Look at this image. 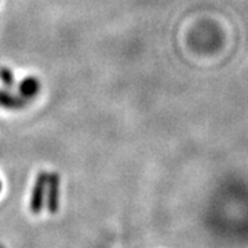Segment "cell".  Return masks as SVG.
Returning a JSON list of instances; mask_svg holds the SVG:
<instances>
[{"label":"cell","mask_w":248,"mask_h":248,"mask_svg":"<svg viewBox=\"0 0 248 248\" xmlns=\"http://www.w3.org/2000/svg\"><path fill=\"white\" fill-rule=\"evenodd\" d=\"M60 202V178L57 174L48 177V196H47V207L51 214L57 213Z\"/></svg>","instance_id":"2"},{"label":"cell","mask_w":248,"mask_h":248,"mask_svg":"<svg viewBox=\"0 0 248 248\" xmlns=\"http://www.w3.org/2000/svg\"><path fill=\"white\" fill-rule=\"evenodd\" d=\"M0 189H1V185H0Z\"/></svg>","instance_id":"3"},{"label":"cell","mask_w":248,"mask_h":248,"mask_svg":"<svg viewBox=\"0 0 248 248\" xmlns=\"http://www.w3.org/2000/svg\"><path fill=\"white\" fill-rule=\"evenodd\" d=\"M47 179H48L47 174H40L36 181L33 192H32V199H31V211L33 214H39L43 208Z\"/></svg>","instance_id":"1"}]
</instances>
